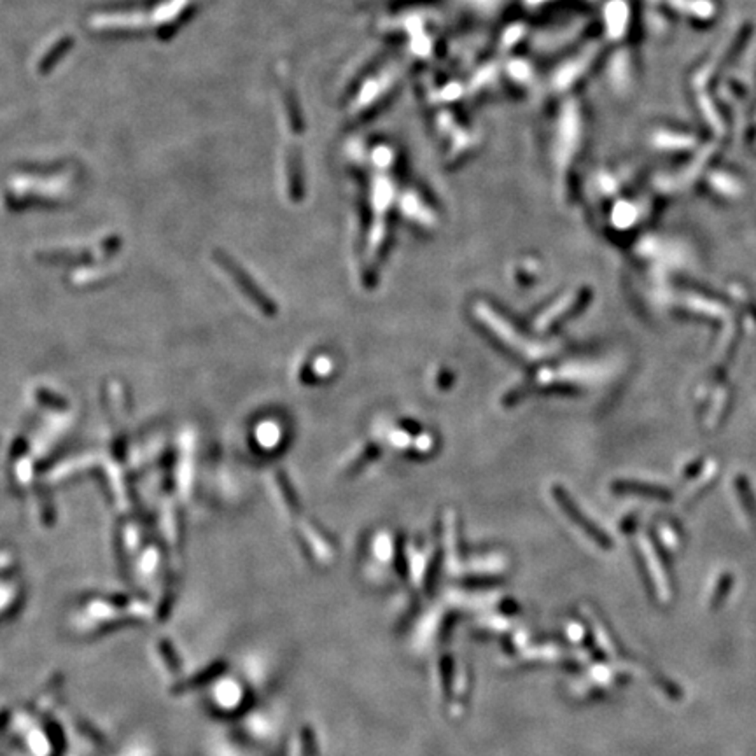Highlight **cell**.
Listing matches in <instances>:
<instances>
[{"label": "cell", "instance_id": "obj_1", "mask_svg": "<svg viewBox=\"0 0 756 756\" xmlns=\"http://www.w3.org/2000/svg\"><path fill=\"white\" fill-rule=\"evenodd\" d=\"M218 261H219V265H221L228 271V275H230V277L233 278L235 284H237L238 288H240V291L244 293V295L247 296V298L251 300V302L254 303L256 307H258L259 310L263 312V314H265V315H275V314H277V307H275L273 300L268 298L265 293H263V289L259 288V285L256 284V282L252 280V278L249 277L247 273H245L244 268H242L240 265H237V263H235L233 259H230L225 254H219L218 256Z\"/></svg>", "mask_w": 756, "mask_h": 756}]
</instances>
